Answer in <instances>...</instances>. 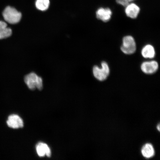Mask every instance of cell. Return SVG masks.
I'll return each mask as SVG.
<instances>
[{
    "mask_svg": "<svg viewBox=\"0 0 160 160\" xmlns=\"http://www.w3.org/2000/svg\"><path fill=\"white\" fill-rule=\"evenodd\" d=\"M3 16L5 21L11 24L19 23L22 18V14L13 7H7L3 12Z\"/></svg>",
    "mask_w": 160,
    "mask_h": 160,
    "instance_id": "6da1fadb",
    "label": "cell"
},
{
    "mask_svg": "<svg viewBox=\"0 0 160 160\" xmlns=\"http://www.w3.org/2000/svg\"><path fill=\"white\" fill-rule=\"evenodd\" d=\"M24 81L30 89L33 90L37 88L41 90L42 89V79L35 73L32 72L26 75Z\"/></svg>",
    "mask_w": 160,
    "mask_h": 160,
    "instance_id": "7a4b0ae2",
    "label": "cell"
},
{
    "mask_svg": "<svg viewBox=\"0 0 160 160\" xmlns=\"http://www.w3.org/2000/svg\"><path fill=\"white\" fill-rule=\"evenodd\" d=\"M121 49L125 54L131 55L135 53L137 49V45L134 38L129 35L124 37Z\"/></svg>",
    "mask_w": 160,
    "mask_h": 160,
    "instance_id": "3957f363",
    "label": "cell"
},
{
    "mask_svg": "<svg viewBox=\"0 0 160 160\" xmlns=\"http://www.w3.org/2000/svg\"><path fill=\"white\" fill-rule=\"evenodd\" d=\"M101 68L95 66L93 68V73L96 79L99 81H103L109 75L110 69L108 63L103 61L101 63Z\"/></svg>",
    "mask_w": 160,
    "mask_h": 160,
    "instance_id": "277c9868",
    "label": "cell"
},
{
    "mask_svg": "<svg viewBox=\"0 0 160 160\" xmlns=\"http://www.w3.org/2000/svg\"><path fill=\"white\" fill-rule=\"evenodd\" d=\"M112 11L109 7H101L96 12V17L98 19L107 22L111 19Z\"/></svg>",
    "mask_w": 160,
    "mask_h": 160,
    "instance_id": "5b68a950",
    "label": "cell"
},
{
    "mask_svg": "<svg viewBox=\"0 0 160 160\" xmlns=\"http://www.w3.org/2000/svg\"><path fill=\"white\" fill-rule=\"evenodd\" d=\"M141 68L143 73L147 74H152L158 71L159 65L158 62L155 61H146L142 63Z\"/></svg>",
    "mask_w": 160,
    "mask_h": 160,
    "instance_id": "8992f818",
    "label": "cell"
},
{
    "mask_svg": "<svg viewBox=\"0 0 160 160\" xmlns=\"http://www.w3.org/2000/svg\"><path fill=\"white\" fill-rule=\"evenodd\" d=\"M126 16L130 18H137L141 11L139 6L134 2L130 3L124 8Z\"/></svg>",
    "mask_w": 160,
    "mask_h": 160,
    "instance_id": "52a82bcc",
    "label": "cell"
},
{
    "mask_svg": "<svg viewBox=\"0 0 160 160\" xmlns=\"http://www.w3.org/2000/svg\"><path fill=\"white\" fill-rule=\"evenodd\" d=\"M8 126L13 129H18L23 127V120L19 116L12 114L9 116L7 121Z\"/></svg>",
    "mask_w": 160,
    "mask_h": 160,
    "instance_id": "ba28073f",
    "label": "cell"
},
{
    "mask_svg": "<svg viewBox=\"0 0 160 160\" xmlns=\"http://www.w3.org/2000/svg\"><path fill=\"white\" fill-rule=\"evenodd\" d=\"M36 150L38 155L40 157H43L45 155L50 157L51 156V149L47 144L40 142L36 146Z\"/></svg>",
    "mask_w": 160,
    "mask_h": 160,
    "instance_id": "9c48e42d",
    "label": "cell"
},
{
    "mask_svg": "<svg viewBox=\"0 0 160 160\" xmlns=\"http://www.w3.org/2000/svg\"><path fill=\"white\" fill-rule=\"evenodd\" d=\"M141 54L146 59H153L155 57L154 48L151 45H147L143 47L141 51Z\"/></svg>",
    "mask_w": 160,
    "mask_h": 160,
    "instance_id": "30bf717a",
    "label": "cell"
},
{
    "mask_svg": "<svg viewBox=\"0 0 160 160\" xmlns=\"http://www.w3.org/2000/svg\"><path fill=\"white\" fill-rule=\"evenodd\" d=\"M141 153L144 157L149 159L154 156L155 151L152 145L150 143H147L142 148Z\"/></svg>",
    "mask_w": 160,
    "mask_h": 160,
    "instance_id": "8fae6325",
    "label": "cell"
},
{
    "mask_svg": "<svg viewBox=\"0 0 160 160\" xmlns=\"http://www.w3.org/2000/svg\"><path fill=\"white\" fill-rule=\"evenodd\" d=\"M49 0H37L35 5L37 8L41 11H45L48 9Z\"/></svg>",
    "mask_w": 160,
    "mask_h": 160,
    "instance_id": "7c38bea8",
    "label": "cell"
},
{
    "mask_svg": "<svg viewBox=\"0 0 160 160\" xmlns=\"http://www.w3.org/2000/svg\"><path fill=\"white\" fill-rule=\"evenodd\" d=\"M12 34V30L8 27H7L0 33V39L7 38Z\"/></svg>",
    "mask_w": 160,
    "mask_h": 160,
    "instance_id": "4fadbf2b",
    "label": "cell"
},
{
    "mask_svg": "<svg viewBox=\"0 0 160 160\" xmlns=\"http://www.w3.org/2000/svg\"><path fill=\"white\" fill-rule=\"evenodd\" d=\"M116 2L123 8H125L130 3L128 0H115Z\"/></svg>",
    "mask_w": 160,
    "mask_h": 160,
    "instance_id": "5bb4252c",
    "label": "cell"
},
{
    "mask_svg": "<svg viewBox=\"0 0 160 160\" xmlns=\"http://www.w3.org/2000/svg\"><path fill=\"white\" fill-rule=\"evenodd\" d=\"M7 27V24L5 22L0 21V33Z\"/></svg>",
    "mask_w": 160,
    "mask_h": 160,
    "instance_id": "9a60e30c",
    "label": "cell"
},
{
    "mask_svg": "<svg viewBox=\"0 0 160 160\" xmlns=\"http://www.w3.org/2000/svg\"><path fill=\"white\" fill-rule=\"evenodd\" d=\"M128 1L130 3L131 2H134L137 1V0H128Z\"/></svg>",
    "mask_w": 160,
    "mask_h": 160,
    "instance_id": "2e32d148",
    "label": "cell"
},
{
    "mask_svg": "<svg viewBox=\"0 0 160 160\" xmlns=\"http://www.w3.org/2000/svg\"><path fill=\"white\" fill-rule=\"evenodd\" d=\"M157 129H158V131H160V124H159L158 125V126H157Z\"/></svg>",
    "mask_w": 160,
    "mask_h": 160,
    "instance_id": "e0dca14e",
    "label": "cell"
}]
</instances>
